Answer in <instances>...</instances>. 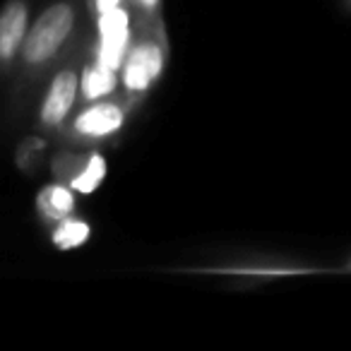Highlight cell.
<instances>
[{"mask_svg": "<svg viewBox=\"0 0 351 351\" xmlns=\"http://www.w3.org/2000/svg\"><path fill=\"white\" fill-rule=\"evenodd\" d=\"M75 27V10L70 3H53L34 22H29L20 56L27 65H44L63 49Z\"/></svg>", "mask_w": 351, "mask_h": 351, "instance_id": "cell-1", "label": "cell"}, {"mask_svg": "<svg viewBox=\"0 0 351 351\" xmlns=\"http://www.w3.org/2000/svg\"><path fill=\"white\" fill-rule=\"evenodd\" d=\"M130 49V15L125 8H113L97 15V56L94 63L118 70Z\"/></svg>", "mask_w": 351, "mask_h": 351, "instance_id": "cell-2", "label": "cell"}, {"mask_svg": "<svg viewBox=\"0 0 351 351\" xmlns=\"http://www.w3.org/2000/svg\"><path fill=\"white\" fill-rule=\"evenodd\" d=\"M164 73V49L159 41H140L123 60V84L130 94H145Z\"/></svg>", "mask_w": 351, "mask_h": 351, "instance_id": "cell-3", "label": "cell"}, {"mask_svg": "<svg viewBox=\"0 0 351 351\" xmlns=\"http://www.w3.org/2000/svg\"><path fill=\"white\" fill-rule=\"evenodd\" d=\"M80 92V77L75 70H60L51 80L49 89L44 94V101L39 108V121L44 128H58L70 116L75 106V99Z\"/></svg>", "mask_w": 351, "mask_h": 351, "instance_id": "cell-4", "label": "cell"}, {"mask_svg": "<svg viewBox=\"0 0 351 351\" xmlns=\"http://www.w3.org/2000/svg\"><path fill=\"white\" fill-rule=\"evenodd\" d=\"M125 123V111L111 101H92L77 118L73 121V132L84 140H99V137L116 135Z\"/></svg>", "mask_w": 351, "mask_h": 351, "instance_id": "cell-5", "label": "cell"}, {"mask_svg": "<svg viewBox=\"0 0 351 351\" xmlns=\"http://www.w3.org/2000/svg\"><path fill=\"white\" fill-rule=\"evenodd\" d=\"M29 29V5L25 0H10L0 10V65H10L20 56Z\"/></svg>", "mask_w": 351, "mask_h": 351, "instance_id": "cell-6", "label": "cell"}, {"mask_svg": "<svg viewBox=\"0 0 351 351\" xmlns=\"http://www.w3.org/2000/svg\"><path fill=\"white\" fill-rule=\"evenodd\" d=\"M36 212L44 221H56L65 219L75 212V191L63 183H51V186L41 188L36 195Z\"/></svg>", "mask_w": 351, "mask_h": 351, "instance_id": "cell-7", "label": "cell"}, {"mask_svg": "<svg viewBox=\"0 0 351 351\" xmlns=\"http://www.w3.org/2000/svg\"><path fill=\"white\" fill-rule=\"evenodd\" d=\"M116 84H118L116 70L94 63V65H89L82 73V77H80V92H82V97L87 99V101H99V99L108 97V94L116 89Z\"/></svg>", "mask_w": 351, "mask_h": 351, "instance_id": "cell-8", "label": "cell"}, {"mask_svg": "<svg viewBox=\"0 0 351 351\" xmlns=\"http://www.w3.org/2000/svg\"><path fill=\"white\" fill-rule=\"evenodd\" d=\"M92 236V226L84 219H75L73 215L65 219L56 221L53 231H51V243L58 250H75L80 245H84Z\"/></svg>", "mask_w": 351, "mask_h": 351, "instance_id": "cell-9", "label": "cell"}, {"mask_svg": "<svg viewBox=\"0 0 351 351\" xmlns=\"http://www.w3.org/2000/svg\"><path fill=\"white\" fill-rule=\"evenodd\" d=\"M106 178V159L101 154H89L87 161L70 176V188L75 195H92Z\"/></svg>", "mask_w": 351, "mask_h": 351, "instance_id": "cell-10", "label": "cell"}, {"mask_svg": "<svg viewBox=\"0 0 351 351\" xmlns=\"http://www.w3.org/2000/svg\"><path fill=\"white\" fill-rule=\"evenodd\" d=\"M118 5H121V0H94V12L101 15V12L113 10V8H118Z\"/></svg>", "mask_w": 351, "mask_h": 351, "instance_id": "cell-11", "label": "cell"}, {"mask_svg": "<svg viewBox=\"0 0 351 351\" xmlns=\"http://www.w3.org/2000/svg\"><path fill=\"white\" fill-rule=\"evenodd\" d=\"M130 3L135 8H140V10H147V12L154 10V8L159 5V0H130Z\"/></svg>", "mask_w": 351, "mask_h": 351, "instance_id": "cell-12", "label": "cell"}]
</instances>
